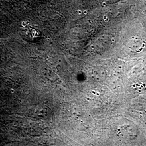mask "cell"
Returning a JSON list of instances; mask_svg holds the SVG:
<instances>
[{
  "label": "cell",
  "mask_w": 146,
  "mask_h": 146,
  "mask_svg": "<svg viewBox=\"0 0 146 146\" xmlns=\"http://www.w3.org/2000/svg\"><path fill=\"white\" fill-rule=\"evenodd\" d=\"M11 91L12 93H14L15 92V90L13 89H11Z\"/></svg>",
  "instance_id": "6da1fadb"
}]
</instances>
